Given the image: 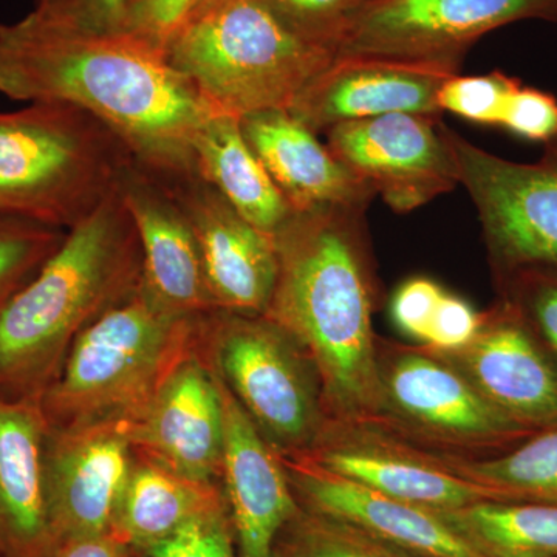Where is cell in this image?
<instances>
[{
  "instance_id": "cell-17",
  "label": "cell",
  "mask_w": 557,
  "mask_h": 557,
  "mask_svg": "<svg viewBox=\"0 0 557 557\" xmlns=\"http://www.w3.org/2000/svg\"><path fill=\"white\" fill-rule=\"evenodd\" d=\"M458 70L369 57H336L293 102L292 112L314 134L336 124L392 113L442 119L438 94Z\"/></svg>"
},
{
  "instance_id": "cell-29",
  "label": "cell",
  "mask_w": 557,
  "mask_h": 557,
  "mask_svg": "<svg viewBox=\"0 0 557 557\" xmlns=\"http://www.w3.org/2000/svg\"><path fill=\"white\" fill-rule=\"evenodd\" d=\"M522 86L518 78L494 70L486 75L453 76L438 94L442 112L454 113L472 123L500 126L512 95Z\"/></svg>"
},
{
  "instance_id": "cell-8",
  "label": "cell",
  "mask_w": 557,
  "mask_h": 557,
  "mask_svg": "<svg viewBox=\"0 0 557 557\" xmlns=\"http://www.w3.org/2000/svg\"><path fill=\"white\" fill-rule=\"evenodd\" d=\"M380 409L370 423L443 457L479 460L534 432L487 403L445 358L421 346L376 339Z\"/></svg>"
},
{
  "instance_id": "cell-4",
  "label": "cell",
  "mask_w": 557,
  "mask_h": 557,
  "mask_svg": "<svg viewBox=\"0 0 557 557\" xmlns=\"http://www.w3.org/2000/svg\"><path fill=\"white\" fill-rule=\"evenodd\" d=\"M201 317L172 313L139 285L70 347L60 373L40 397L50 429L137 417L199 346Z\"/></svg>"
},
{
  "instance_id": "cell-23",
  "label": "cell",
  "mask_w": 557,
  "mask_h": 557,
  "mask_svg": "<svg viewBox=\"0 0 557 557\" xmlns=\"http://www.w3.org/2000/svg\"><path fill=\"white\" fill-rule=\"evenodd\" d=\"M225 504L218 485L185 478L135 453L112 533L132 548L146 553L174 536L190 520Z\"/></svg>"
},
{
  "instance_id": "cell-26",
  "label": "cell",
  "mask_w": 557,
  "mask_h": 557,
  "mask_svg": "<svg viewBox=\"0 0 557 557\" xmlns=\"http://www.w3.org/2000/svg\"><path fill=\"white\" fill-rule=\"evenodd\" d=\"M443 460L460 478L493 491L498 500L557 505V428L536 432L498 456Z\"/></svg>"
},
{
  "instance_id": "cell-15",
  "label": "cell",
  "mask_w": 557,
  "mask_h": 557,
  "mask_svg": "<svg viewBox=\"0 0 557 557\" xmlns=\"http://www.w3.org/2000/svg\"><path fill=\"white\" fill-rule=\"evenodd\" d=\"M124 424L139 456L185 478L218 485L223 456L222 392L201 343L180 362L146 408Z\"/></svg>"
},
{
  "instance_id": "cell-14",
  "label": "cell",
  "mask_w": 557,
  "mask_h": 557,
  "mask_svg": "<svg viewBox=\"0 0 557 557\" xmlns=\"http://www.w3.org/2000/svg\"><path fill=\"white\" fill-rule=\"evenodd\" d=\"M161 177L188 215L215 309L248 317L265 314L278 270L273 236L249 223L199 174Z\"/></svg>"
},
{
  "instance_id": "cell-10",
  "label": "cell",
  "mask_w": 557,
  "mask_h": 557,
  "mask_svg": "<svg viewBox=\"0 0 557 557\" xmlns=\"http://www.w3.org/2000/svg\"><path fill=\"white\" fill-rule=\"evenodd\" d=\"M522 21L557 24V0H366L336 57L420 62L460 72L478 40Z\"/></svg>"
},
{
  "instance_id": "cell-30",
  "label": "cell",
  "mask_w": 557,
  "mask_h": 557,
  "mask_svg": "<svg viewBox=\"0 0 557 557\" xmlns=\"http://www.w3.org/2000/svg\"><path fill=\"white\" fill-rule=\"evenodd\" d=\"M500 298L515 304L557 361V269L528 267L496 277Z\"/></svg>"
},
{
  "instance_id": "cell-13",
  "label": "cell",
  "mask_w": 557,
  "mask_h": 557,
  "mask_svg": "<svg viewBox=\"0 0 557 557\" xmlns=\"http://www.w3.org/2000/svg\"><path fill=\"white\" fill-rule=\"evenodd\" d=\"M437 355L519 426L557 428L556 358L515 304L498 298L468 346Z\"/></svg>"
},
{
  "instance_id": "cell-12",
  "label": "cell",
  "mask_w": 557,
  "mask_h": 557,
  "mask_svg": "<svg viewBox=\"0 0 557 557\" xmlns=\"http://www.w3.org/2000/svg\"><path fill=\"white\" fill-rule=\"evenodd\" d=\"M284 456L306 458L339 478L432 511L498 500L493 491L457 475L438 454L370 421L329 420L310 449Z\"/></svg>"
},
{
  "instance_id": "cell-27",
  "label": "cell",
  "mask_w": 557,
  "mask_h": 557,
  "mask_svg": "<svg viewBox=\"0 0 557 557\" xmlns=\"http://www.w3.org/2000/svg\"><path fill=\"white\" fill-rule=\"evenodd\" d=\"M277 539L274 557H418L357 528L300 508Z\"/></svg>"
},
{
  "instance_id": "cell-16",
  "label": "cell",
  "mask_w": 557,
  "mask_h": 557,
  "mask_svg": "<svg viewBox=\"0 0 557 557\" xmlns=\"http://www.w3.org/2000/svg\"><path fill=\"white\" fill-rule=\"evenodd\" d=\"M134 463L124 421L50 429L47 479L57 549L75 539L112 533Z\"/></svg>"
},
{
  "instance_id": "cell-20",
  "label": "cell",
  "mask_w": 557,
  "mask_h": 557,
  "mask_svg": "<svg viewBox=\"0 0 557 557\" xmlns=\"http://www.w3.org/2000/svg\"><path fill=\"white\" fill-rule=\"evenodd\" d=\"M120 194L137 228L143 288L164 309L201 317L215 309L196 234L170 183L138 161Z\"/></svg>"
},
{
  "instance_id": "cell-18",
  "label": "cell",
  "mask_w": 557,
  "mask_h": 557,
  "mask_svg": "<svg viewBox=\"0 0 557 557\" xmlns=\"http://www.w3.org/2000/svg\"><path fill=\"white\" fill-rule=\"evenodd\" d=\"M281 456L300 508L357 528L418 557H487L438 511L339 478L299 456Z\"/></svg>"
},
{
  "instance_id": "cell-28",
  "label": "cell",
  "mask_w": 557,
  "mask_h": 557,
  "mask_svg": "<svg viewBox=\"0 0 557 557\" xmlns=\"http://www.w3.org/2000/svg\"><path fill=\"white\" fill-rule=\"evenodd\" d=\"M67 231L0 214V310L61 247Z\"/></svg>"
},
{
  "instance_id": "cell-39",
  "label": "cell",
  "mask_w": 557,
  "mask_h": 557,
  "mask_svg": "<svg viewBox=\"0 0 557 557\" xmlns=\"http://www.w3.org/2000/svg\"><path fill=\"white\" fill-rule=\"evenodd\" d=\"M218 2H220V0H203V3H201V5L199 7V9H197L196 11H194V13H197V11H200V10L207 9V7L212 5V3H218Z\"/></svg>"
},
{
  "instance_id": "cell-31",
  "label": "cell",
  "mask_w": 557,
  "mask_h": 557,
  "mask_svg": "<svg viewBox=\"0 0 557 557\" xmlns=\"http://www.w3.org/2000/svg\"><path fill=\"white\" fill-rule=\"evenodd\" d=\"M263 2L293 32L336 53L348 24L366 0H263Z\"/></svg>"
},
{
  "instance_id": "cell-32",
  "label": "cell",
  "mask_w": 557,
  "mask_h": 557,
  "mask_svg": "<svg viewBox=\"0 0 557 557\" xmlns=\"http://www.w3.org/2000/svg\"><path fill=\"white\" fill-rule=\"evenodd\" d=\"M228 507L212 509L190 520L174 536L153 545L149 557H239L236 553Z\"/></svg>"
},
{
  "instance_id": "cell-5",
  "label": "cell",
  "mask_w": 557,
  "mask_h": 557,
  "mask_svg": "<svg viewBox=\"0 0 557 557\" xmlns=\"http://www.w3.org/2000/svg\"><path fill=\"white\" fill-rule=\"evenodd\" d=\"M137 163L109 126L62 102L0 112V214L64 231L120 189Z\"/></svg>"
},
{
  "instance_id": "cell-1",
  "label": "cell",
  "mask_w": 557,
  "mask_h": 557,
  "mask_svg": "<svg viewBox=\"0 0 557 557\" xmlns=\"http://www.w3.org/2000/svg\"><path fill=\"white\" fill-rule=\"evenodd\" d=\"M0 94L86 110L139 164L168 177L197 174L194 139L220 113L164 51L137 36L76 30L33 11L0 24Z\"/></svg>"
},
{
  "instance_id": "cell-24",
  "label": "cell",
  "mask_w": 557,
  "mask_h": 557,
  "mask_svg": "<svg viewBox=\"0 0 557 557\" xmlns=\"http://www.w3.org/2000/svg\"><path fill=\"white\" fill-rule=\"evenodd\" d=\"M194 160L197 174L263 233L273 236L295 212L249 148L237 116L209 119L194 139Z\"/></svg>"
},
{
  "instance_id": "cell-11",
  "label": "cell",
  "mask_w": 557,
  "mask_h": 557,
  "mask_svg": "<svg viewBox=\"0 0 557 557\" xmlns=\"http://www.w3.org/2000/svg\"><path fill=\"white\" fill-rule=\"evenodd\" d=\"M442 119L392 113L330 127L327 148L395 212L416 211L460 185Z\"/></svg>"
},
{
  "instance_id": "cell-9",
  "label": "cell",
  "mask_w": 557,
  "mask_h": 557,
  "mask_svg": "<svg viewBox=\"0 0 557 557\" xmlns=\"http://www.w3.org/2000/svg\"><path fill=\"white\" fill-rule=\"evenodd\" d=\"M478 209L494 276L528 267L557 269V135L534 163H516L472 145L438 123Z\"/></svg>"
},
{
  "instance_id": "cell-37",
  "label": "cell",
  "mask_w": 557,
  "mask_h": 557,
  "mask_svg": "<svg viewBox=\"0 0 557 557\" xmlns=\"http://www.w3.org/2000/svg\"><path fill=\"white\" fill-rule=\"evenodd\" d=\"M483 311L445 292L432 318L423 346L435 354H450L471 343L482 325Z\"/></svg>"
},
{
  "instance_id": "cell-38",
  "label": "cell",
  "mask_w": 557,
  "mask_h": 557,
  "mask_svg": "<svg viewBox=\"0 0 557 557\" xmlns=\"http://www.w3.org/2000/svg\"><path fill=\"white\" fill-rule=\"evenodd\" d=\"M132 549L115 534L106 533L65 542L53 557H132Z\"/></svg>"
},
{
  "instance_id": "cell-21",
  "label": "cell",
  "mask_w": 557,
  "mask_h": 557,
  "mask_svg": "<svg viewBox=\"0 0 557 557\" xmlns=\"http://www.w3.org/2000/svg\"><path fill=\"white\" fill-rule=\"evenodd\" d=\"M40 399L0 398V549L9 557H53L47 446Z\"/></svg>"
},
{
  "instance_id": "cell-34",
  "label": "cell",
  "mask_w": 557,
  "mask_h": 557,
  "mask_svg": "<svg viewBox=\"0 0 557 557\" xmlns=\"http://www.w3.org/2000/svg\"><path fill=\"white\" fill-rule=\"evenodd\" d=\"M131 0H35L33 13L42 20L95 33L121 32Z\"/></svg>"
},
{
  "instance_id": "cell-7",
  "label": "cell",
  "mask_w": 557,
  "mask_h": 557,
  "mask_svg": "<svg viewBox=\"0 0 557 557\" xmlns=\"http://www.w3.org/2000/svg\"><path fill=\"white\" fill-rule=\"evenodd\" d=\"M205 357L278 454L306 453L329 421L317 366L267 317L214 310L201 317Z\"/></svg>"
},
{
  "instance_id": "cell-19",
  "label": "cell",
  "mask_w": 557,
  "mask_h": 557,
  "mask_svg": "<svg viewBox=\"0 0 557 557\" xmlns=\"http://www.w3.org/2000/svg\"><path fill=\"white\" fill-rule=\"evenodd\" d=\"M214 369V368H212ZM219 376V375H218ZM222 482L239 557H274L277 539L299 515L281 456L220 380Z\"/></svg>"
},
{
  "instance_id": "cell-22",
  "label": "cell",
  "mask_w": 557,
  "mask_h": 557,
  "mask_svg": "<svg viewBox=\"0 0 557 557\" xmlns=\"http://www.w3.org/2000/svg\"><path fill=\"white\" fill-rule=\"evenodd\" d=\"M249 148L269 172L293 211L322 207H370L375 190L355 177L322 145L318 134L285 109L240 119Z\"/></svg>"
},
{
  "instance_id": "cell-35",
  "label": "cell",
  "mask_w": 557,
  "mask_h": 557,
  "mask_svg": "<svg viewBox=\"0 0 557 557\" xmlns=\"http://www.w3.org/2000/svg\"><path fill=\"white\" fill-rule=\"evenodd\" d=\"M500 127L545 145L557 135V98L548 91L520 86L509 101Z\"/></svg>"
},
{
  "instance_id": "cell-25",
  "label": "cell",
  "mask_w": 557,
  "mask_h": 557,
  "mask_svg": "<svg viewBox=\"0 0 557 557\" xmlns=\"http://www.w3.org/2000/svg\"><path fill=\"white\" fill-rule=\"evenodd\" d=\"M440 515L487 557H557V505L479 500Z\"/></svg>"
},
{
  "instance_id": "cell-6",
  "label": "cell",
  "mask_w": 557,
  "mask_h": 557,
  "mask_svg": "<svg viewBox=\"0 0 557 557\" xmlns=\"http://www.w3.org/2000/svg\"><path fill=\"white\" fill-rule=\"evenodd\" d=\"M166 57L209 104L244 119L292 108L336 53L293 32L263 0H220L178 28Z\"/></svg>"
},
{
  "instance_id": "cell-2",
  "label": "cell",
  "mask_w": 557,
  "mask_h": 557,
  "mask_svg": "<svg viewBox=\"0 0 557 557\" xmlns=\"http://www.w3.org/2000/svg\"><path fill=\"white\" fill-rule=\"evenodd\" d=\"M361 205L293 212L273 234L277 281L263 317L317 366L329 420L372 421L380 409L373 313L380 287Z\"/></svg>"
},
{
  "instance_id": "cell-33",
  "label": "cell",
  "mask_w": 557,
  "mask_h": 557,
  "mask_svg": "<svg viewBox=\"0 0 557 557\" xmlns=\"http://www.w3.org/2000/svg\"><path fill=\"white\" fill-rule=\"evenodd\" d=\"M203 0H131L121 32L166 53L168 44Z\"/></svg>"
},
{
  "instance_id": "cell-3",
  "label": "cell",
  "mask_w": 557,
  "mask_h": 557,
  "mask_svg": "<svg viewBox=\"0 0 557 557\" xmlns=\"http://www.w3.org/2000/svg\"><path fill=\"white\" fill-rule=\"evenodd\" d=\"M141 282L138 233L119 189L0 310V398L40 399L81 333Z\"/></svg>"
},
{
  "instance_id": "cell-36",
  "label": "cell",
  "mask_w": 557,
  "mask_h": 557,
  "mask_svg": "<svg viewBox=\"0 0 557 557\" xmlns=\"http://www.w3.org/2000/svg\"><path fill=\"white\" fill-rule=\"evenodd\" d=\"M445 289L428 277H412L395 292L391 314L399 332L405 333L418 346L428 338L432 318Z\"/></svg>"
}]
</instances>
